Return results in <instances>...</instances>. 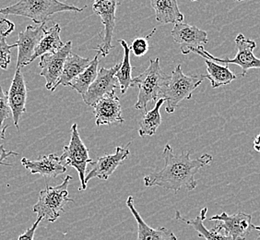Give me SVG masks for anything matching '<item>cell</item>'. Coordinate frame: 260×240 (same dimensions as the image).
<instances>
[{"label": "cell", "instance_id": "9", "mask_svg": "<svg viewBox=\"0 0 260 240\" xmlns=\"http://www.w3.org/2000/svg\"><path fill=\"white\" fill-rule=\"evenodd\" d=\"M72 42H67L64 46L55 53H47L41 56L39 67L40 75L46 80L45 87L47 90L54 92L57 88L56 84L60 79L64 65L68 56L71 53Z\"/></svg>", "mask_w": 260, "mask_h": 240}, {"label": "cell", "instance_id": "34", "mask_svg": "<svg viewBox=\"0 0 260 240\" xmlns=\"http://www.w3.org/2000/svg\"><path fill=\"white\" fill-rule=\"evenodd\" d=\"M259 231H260V229H259ZM255 240H260V234H259V235H258V236H257V237H256V239Z\"/></svg>", "mask_w": 260, "mask_h": 240}, {"label": "cell", "instance_id": "35", "mask_svg": "<svg viewBox=\"0 0 260 240\" xmlns=\"http://www.w3.org/2000/svg\"><path fill=\"white\" fill-rule=\"evenodd\" d=\"M191 1H193V2H196V1H200V0H191Z\"/></svg>", "mask_w": 260, "mask_h": 240}, {"label": "cell", "instance_id": "22", "mask_svg": "<svg viewBox=\"0 0 260 240\" xmlns=\"http://www.w3.org/2000/svg\"><path fill=\"white\" fill-rule=\"evenodd\" d=\"M208 74L203 75L204 79H208L210 81V85L215 89L220 86L228 85L233 80H235L237 76L230 70L229 65L221 66L215 61L204 58Z\"/></svg>", "mask_w": 260, "mask_h": 240}, {"label": "cell", "instance_id": "24", "mask_svg": "<svg viewBox=\"0 0 260 240\" xmlns=\"http://www.w3.org/2000/svg\"><path fill=\"white\" fill-rule=\"evenodd\" d=\"M165 100L160 98L155 103V106L150 111L144 113L143 116L140 121L139 134L140 137L153 136L161 124V115L160 107L165 104Z\"/></svg>", "mask_w": 260, "mask_h": 240}, {"label": "cell", "instance_id": "19", "mask_svg": "<svg viewBox=\"0 0 260 240\" xmlns=\"http://www.w3.org/2000/svg\"><path fill=\"white\" fill-rule=\"evenodd\" d=\"M208 208L205 207L200 211V215L197 216L193 220H187L181 215L179 211L175 212V219L182 221L185 224L190 225L194 230L198 233V235L205 240H233L232 236L227 235L223 230H220L217 226L211 229H208L204 225V221L207 218Z\"/></svg>", "mask_w": 260, "mask_h": 240}, {"label": "cell", "instance_id": "10", "mask_svg": "<svg viewBox=\"0 0 260 240\" xmlns=\"http://www.w3.org/2000/svg\"><path fill=\"white\" fill-rule=\"evenodd\" d=\"M120 67L121 63H117L110 69L101 68L95 80L91 83L85 94L82 95V100L86 105L93 106L105 95L115 93V90L119 88V82L115 74Z\"/></svg>", "mask_w": 260, "mask_h": 240}, {"label": "cell", "instance_id": "2", "mask_svg": "<svg viewBox=\"0 0 260 240\" xmlns=\"http://www.w3.org/2000/svg\"><path fill=\"white\" fill-rule=\"evenodd\" d=\"M86 8L87 6L78 8L76 6L69 5L59 0H20L14 5L1 9L0 13L6 16L26 17L36 24H43L55 13L64 11L82 12Z\"/></svg>", "mask_w": 260, "mask_h": 240}, {"label": "cell", "instance_id": "30", "mask_svg": "<svg viewBox=\"0 0 260 240\" xmlns=\"http://www.w3.org/2000/svg\"><path fill=\"white\" fill-rule=\"evenodd\" d=\"M14 30L15 24L12 21L7 19H0V38H5Z\"/></svg>", "mask_w": 260, "mask_h": 240}, {"label": "cell", "instance_id": "29", "mask_svg": "<svg viewBox=\"0 0 260 240\" xmlns=\"http://www.w3.org/2000/svg\"><path fill=\"white\" fill-rule=\"evenodd\" d=\"M17 47V44L8 45L5 38L0 39V70H7L11 61V51Z\"/></svg>", "mask_w": 260, "mask_h": 240}, {"label": "cell", "instance_id": "23", "mask_svg": "<svg viewBox=\"0 0 260 240\" xmlns=\"http://www.w3.org/2000/svg\"><path fill=\"white\" fill-rule=\"evenodd\" d=\"M60 33L61 27L58 23H55L49 30H46L44 37L35 49V54L31 57V62L47 53H55L64 46L65 44L61 40Z\"/></svg>", "mask_w": 260, "mask_h": 240}, {"label": "cell", "instance_id": "21", "mask_svg": "<svg viewBox=\"0 0 260 240\" xmlns=\"http://www.w3.org/2000/svg\"><path fill=\"white\" fill-rule=\"evenodd\" d=\"M90 61L91 60L88 57H82L71 52L66 60L63 72L56 84V87L58 85L64 86V87L70 86V82L89 67Z\"/></svg>", "mask_w": 260, "mask_h": 240}, {"label": "cell", "instance_id": "15", "mask_svg": "<svg viewBox=\"0 0 260 240\" xmlns=\"http://www.w3.org/2000/svg\"><path fill=\"white\" fill-rule=\"evenodd\" d=\"M21 68H16L15 74L8 92V100L10 105L12 118L17 130H20L19 122L21 115L26 112L27 87L24 77L21 73Z\"/></svg>", "mask_w": 260, "mask_h": 240}, {"label": "cell", "instance_id": "4", "mask_svg": "<svg viewBox=\"0 0 260 240\" xmlns=\"http://www.w3.org/2000/svg\"><path fill=\"white\" fill-rule=\"evenodd\" d=\"M203 80L202 75H185L182 70V66H176L160 93V99L164 98L167 103L165 107L166 113H174L182 101L190 100L194 91Z\"/></svg>", "mask_w": 260, "mask_h": 240}, {"label": "cell", "instance_id": "16", "mask_svg": "<svg viewBox=\"0 0 260 240\" xmlns=\"http://www.w3.org/2000/svg\"><path fill=\"white\" fill-rule=\"evenodd\" d=\"M92 107L97 126L111 125L114 123L125 122V119L122 116L120 100L115 93L105 95Z\"/></svg>", "mask_w": 260, "mask_h": 240}, {"label": "cell", "instance_id": "20", "mask_svg": "<svg viewBox=\"0 0 260 240\" xmlns=\"http://www.w3.org/2000/svg\"><path fill=\"white\" fill-rule=\"evenodd\" d=\"M155 11L156 20L161 24L183 22L184 14L179 10L177 0H150Z\"/></svg>", "mask_w": 260, "mask_h": 240}, {"label": "cell", "instance_id": "28", "mask_svg": "<svg viewBox=\"0 0 260 240\" xmlns=\"http://www.w3.org/2000/svg\"><path fill=\"white\" fill-rule=\"evenodd\" d=\"M156 32V28H154L150 35H147L146 37H138L135 38L132 44L130 45V50L133 52L136 56H142L145 55L149 50V39L152 35H154Z\"/></svg>", "mask_w": 260, "mask_h": 240}, {"label": "cell", "instance_id": "31", "mask_svg": "<svg viewBox=\"0 0 260 240\" xmlns=\"http://www.w3.org/2000/svg\"><path fill=\"white\" fill-rule=\"evenodd\" d=\"M42 219L41 218H37V220L35 222V224L32 225L31 227L30 228H28L27 230L22 234V235H20L19 236V238L18 240H34L35 239V231L37 229V227H38V225L40 224L41 222H42Z\"/></svg>", "mask_w": 260, "mask_h": 240}, {"label": "cell", "instance_id": "36", "mask_svg": "<svg viewBox=\"0 0 260 240\" xmlns=\"http://www.w3.org/2000/svg\"><path fill=\"white\" fill-rule=\"evenodd\" d=\"M236 1H244V0H236Z\"/></svg>", "mask_w": 260, "mask_h": 240}, {"label": "cell", "instance_id": "7", "mask_svg": "<svg viewBox=\"0 0 260 240\" xmlns=\"http://www.w3.org/2000/svg\"><path fill=\"white\" fill-rule=\"evenodd\" d=\"M60 157V161L66 166H70L75 168L79 177H80V191L87 190L88 185L86 184V170L88 165H91L93 160L90 159L89 150L86 147L84 142L80 139L79 129L77 124H73L71 127V137L69 145L64 146L63 154Z\"/></svg>", "mask_w": 260, "mask_h": 240}, {"label": "cell", "instance_id": "6", "mask_svg": "<svg viewBox=\"0 0 260 240\" xmlns=\"http://www.w3.org/2000/svg\"><path fill=\"white\" fill-rule=\"evenodd\" d=\"M235 45L237 47V54L234 58H225L221 59L219 57H215L210 54L208 51L204 49L203 46L199 48H191V52L196 53L202 56L203 58L215 61L217 63H224L225 65L235 64L239 66L242 70L240 73L241 77H245L248 70L252 69H260V58H257L254 55V50L256 47V44L254 40L246 38L243 34H239L235 38Z\"/></svg>", "mask_w": 260, "mask_h": 240}, {"label": "cell", "instance_id": "32", "mask_svg": "<svg viewBox=\"0 0 260 240\" xmlns=\"http://www.w3.org/2000/svg\"><path fill=\"white\" fill-rule=\"evenodd\" d=\"M19 154L13 152V151H7L5 150L4 146L0 145V165H6V166H11L12 165L5 163L4 161L9 158L10 156H18Z\"/></svg>", "mask_w": 260, "mask_h": 240}, {"label": "cell", "instance_id": "17", "mask_svg": "<svg viewBox=\"0 0 260 240\" xmlns=\"http://www.w3.org/2000/svg\"><path fill=\"white\" fill-rule=\"evenodd\" d=\"M21 165L32 175L39 174L45 178H55L67 172V166L55 154L42 155L37 160H29L24 157L21 159Z\"/></svg>", "mask_w": 260, "mask_h": 240}, {"label": "cell", "instance_id": "18", "mask_svg": "<svg viewBox=\"0 0 260 240\" xmlns=\"http://www.w3.org/2000/svg\"><path fill=\"white\" fill-rule=\"evenodd\" d=\"M126 206L134 216L138 225V240H177L176 235L169 229L165 227L154 229L147 225L145 221L140 216V213L136 209L134 198L132 196H128Z\"/></svg>", "mask_w": 260, "mask_h": 240}, {"label": "cell", "instance_id": "26", "mask_svg": "<svg viewBox=\"0 0 260 240\" xmlns=\"http://www.w3.org/2000/svg\"><path fill=\"white\" fill-rule=\"evenodd\" d=\"M120 43L121 46L124 50V58L121 63L120 69L116 72L115 77L119 82V89H120L121 94L124 95L126 93L127 89L132 86V70L133 68L131 67L130 63V47L126 44L125 40H118Z\"/></svg>", "mask_w": 260, "mask_h": 240}, {"label": "cell", "instance_id": "11", "mask_svg": "<svg viewBox=\"0 0 260 240\" xmlns=\"http://www.w3.org/2000/svg\"><path fill=\"white\" fill-rule=\"evenodd\" d=\"M210 221H217L216 224L220 230H223L227 235H231L233 240H245L247 235L252 230L259 231L260 226H256L252 223V216L245 213H237L235 215H228L225 212L220 215H214Z\"/></svg>", "mask_w": 260, "mask_h": 240}, {"label": "cell", "instance_id": "1", "mask_svg": "<svg viewBox=\"0 0 260 240\" xmlns=\"http://www.w3.org/2000/svg\"><path fill=\"white\" fill-rule=\"evenodd\" d=\"M190 152H183L176 155L172 146L166 144L162 151L165 166L157 173H152L144 177V185L160 187L177 193L180 190L192 191L198 186L195 175L213 160L212 155L206 154L198 159H191Z\"/></svg>", "mask_w": 260, "mask_h": 240}, {"label": "cell", "instance_id": "12", "mask_svg": "<svg viewBox=\"0 0 260 240\" xmlns=\"http://www.w3.org/2000/svg\"><path fill=\"white\" fill-rule=\"evenodd\" d=\"M130 144L131 143L129 142L125 148L117 146L114 154L102 156L97 158V160L93 161V163L91 164V169L86 175V184L88 185V182L95 177L103 181L108 180L116 170V168L122 165L123 161L128 157L130 154L128 147Z\"/></svg>", "mask_w": 260, "mask_h": 240}, {"label": "cell", "instance_id": "14", "mask_svg": "<svg viewBox=\"0 0 260 240\" xmlns=\"http://www.w3.org/2000/svg\"><path fill=\"white\" fill-rule=\"evenodd\" d=\"M171 35L175 43L180 44L181 51L184 55H188L191 48H199L207 45L209 41L207 32L185 22L175 24Z\"/></svg>", "mask_w": 260, "mask_h": 240}, {"label": "cell", "instance_id": "3", "mask_svg": "<svg viewBox=\"0 0 260 240\" xmlns=\"http://www.w3.org/2000/svg\"><path fill=\"white\" fill-rule=\"evenodd\" d=\"M169 77L161 70L159 57L150 59L149 67L141 74L133 78L132 86L139 89L135 108L147 112L148 105L160 99V93L167 83Z\"/></svg>", "mask_w": 260, "mask_h": 240}, {"label": "cell", "instance_id": "8", "mask_svg": "<svg viewBox=\"0 0 260 240\" xmlns=\"http://www.w3.org/2000/svg\"><path fill=\"white\" fill-rule=\"evenodd\" d=\"M120 3L117 0H93L92 10L100 17L104 24V30L101 33L102 43L95 48L97 54L102 56H107L110 51L115 48L112 45L115 28V11Z\"/></svg>", "mask_w": 260, "mask_h": 240}, {"label": "cell", "instance_id": "27", "mask_svg": "<svg viewBox=\"0 0 260 240\" xmlns=\"http://www.w3.org/2000/svg\"><path fill=\"white\" fill-rule=\"evenodd\" d=\"M10 115H12V113L9 105L8 95H6L2 86H0V140L6 139L5 132L9 126H4V122L10 118Z\"/></svg>", "mask_w": 260, "mask_h": 240}, {"label": "cell", "instance_id": "25", "mask_svg": "<svg viewBox=\"0 0 260 240\" xmlns=\"http://www.w3.org/2000/svg\"><path fill=\"white\" fill-rule=\"evenodd\" d=\"M99 55H100L99 54H97L94 56V58L90 61L89 67L70 82V87L81 95V96L88 91L91 83L95 80L96 77L98 75Z\"/></svg>", "mask_w": 260, "mask_h": 240}, {"label": "cell", "instance_id": "13", "mask_svg": "<svg viewBox=\"0 0 260 240\" xmlns=\"http://www.w3.org/2000/svg\"><path fill=\"white\" fill-rule=\"evenodd\" d=\"M45 32V23L40 24L38 27L28 25L25 30L20 32L16 43L18 48V60L16 68H22L31 63V57L35 54L36 47L44 37Z\"/></svg>", "mask_w": 260, "mask_h": 240}, {"label": "cell", "instance_id": "33", "mask_svg": "<svg viewBox=\"0 0 260 240\" xmlns=\"http://www.w3.org/2000/svg\"><path fill=\"white\" fill-rule=\"evenodd\" d=\"M254 149L255 152L260 153V134L255 136V140H254Z\"/></svg>", "mask_w": 260, "mask_h": 240}, {"label": "cell", "instance_id": "5", "mask_svg": "<svg viewBox=\"0 0 260 240\" xmlns=\"http://www.w3.org/2000/svg\"><path fill=\"white\" fill-rule=\"evenodd\" d=\"M71 180L72 176L67 175L60 185L46 186L45 190H41L38 201L32 208L37 218L54 223L59 218L67 202H75L69 198L68 188Z\"/></svg>", "mask_w": 260, "mask_h": 240}]
</instances>
